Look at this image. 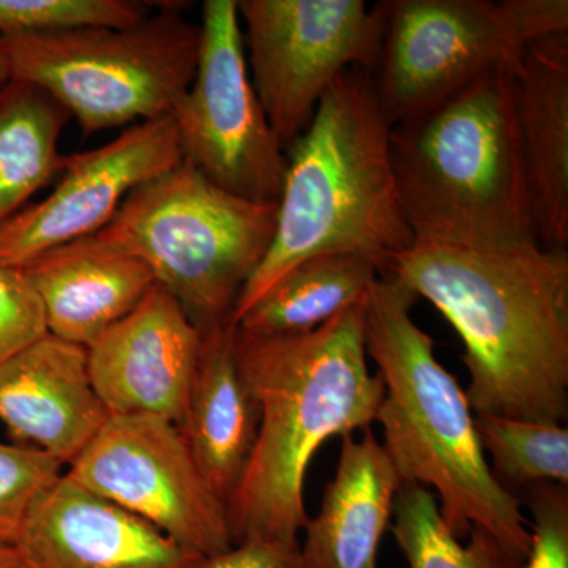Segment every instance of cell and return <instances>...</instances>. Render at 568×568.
Listing matches in <instances>:
<instances>
[{
    "instance_id": "4fadbf2b",
    "label": "cell",
    "mask_w": 568,
    "mask_h": 568,
    "mask_svg": "<svg viewBox=\"0 0 568 568\" xmlns=\"http://www.w3.org/2000/svg\"><path fill=\"white\" fill-rule=\"evenodd\" d=\"M200 328L153 284L88 349L89 375L110 416H155L181 428L201 351Z\"/></svg>"
},
{
    "instance_id": "7402d4cb",
    "label": "cell",
    "mask_w": 568,
    "mask_h": 568,
    "mask_svg": "<svg viewBox=\"0 0 568 568\" xmlns=\"http://www.w3.org/2000/svg\"><path fill=\"white\" fill-rule=\"evenodd\" d=\"M390 532L409 568H525L491 534L474 528L463 545L454 536L432 489L403 481L396 493Z\"/></svg>"
},
{
    "instance_id": "8992f818",
    "label": "cell",
    "mask_w": 568,
    "mask_h": 568,
    "mask_svg": "<svg viewBox=\"0 0 568 568\" xmlns=\"http://www.w3.org/2000/svg\"><path fill=\"white\" fill-rule=\"evenodd\" d=\"M278 204L242 200L183 162L138 186L99 235L136 254L201 334L231 324L274 241Z\"/></svg>"
},
{
    "instance_id": "ffe728a7",
    "label": "cell",
    "mask_w": 568,
    "mask_h": 568,
    "mask_svg": "<svg viewBox=\"0 0 568 568\" xmlns=\"http://www.w3.org/2000/svg\"><path fill=\"white\" fill-rule=\"evenodd\" d=\"M379 275L365 257L317 254L294 265L235 325L256 336L308 334L365 302Z\"/></svg>"
},
{
    "instance_id": "d6986e66",
    "label": "cell",
    "mask_w": 568,
    "mask_h": 568,
    "mask_svg": "<svg viewBox=\"0 0 568 568\" xmlns=\"http://www.w3.org/2000/svg\"><path fill=\"white\" fill-rule=\"evenodd\" d=\"M201 335L181 432L201 473L227 507L252 458L260 410L239 366L235 325Z\"/></svg>"
},
{
    "instance_id": "484cf974",
    "label": "cell",
    "mask_w": 568,
    "mask_h": 568,
    "mask_svg": "<svg viewBox=\"0 0 568 568\" xmlns=\"http://www.w3.org/2000/svg\"><path fill=\"white\" fill-rule=\"evenodd\" d=\"M525 489L519 499L532 517L525 568H568V487L538 484Z\"/></svg>"
},
{
    "instance_id": "44dd1931",
    "label": "cell",
    "mask_w": 568,
    "mask_h": 568,
    "mask_svg": "<svg viewBox=\"0 0 568 568\" xmlns=\"http://www.w3.org/2000/svg\"><path fill=\"white\" fill-rule=\"evenodd\" d=\"M70 119L61 103L31 82L10 80L0 88V226L62 173L65 155L59 141Z\"/></svg>"
},
{
    "instance_id": "ba28073f",
    "label": "cell",
    "mask_w": 568,
    "mask_h": 568,
    "mask_svg": "<svg viewBox=\"0 0 568 568\" xmlns=\"http://www.w3.org/2000/svg\"><path fill=\"white\" fill-rule=\"evenodd\" d=\"M372 77L392 125L497 67L517 70L532 41L568 32L567 0H387Z\"/></svg>"
},
{
    "instance_id": "ac0fdd59",
    "label": "cell",
    "mask_w": 568,
    "mask_h": 568,
    "mask_svg": "<svg viewBox=\"0 0 568 568\" xmlns=\"http://www.w3.org/2000/svg\"><path fill=\"white\" fill-rule=\"evenodd\" d=\"M392 459L372 429L342 437L338 466L316 517L306 519L301 555L306 568H379L377 551L390 529L402 487Z\"/></svg>"
},
{
    "instance_id": "f1b7e54d",
    "label": "cell",
    "mask_w": 568,
    "mask_h": 568,
    "mask_svg": "<svg viewBox=\"0 0 568 568\" xmlns=\"http://www.w3.org/2000/svg\"><path fill=\"white\" fill-rule=\"evenodd\" d=\"M0 568H31L14 541L0 540Z\"/></svg>"
},
{
    "instance_id": "4316f807",
    "label": "cell",
    "mask_w": 568,
    "mask_h": 568,
    "mask_svg": "<svg viewBox=\"0 0 568 568\" xmlns=\"http://www.w3.org/2000/svg\"><path fill=\"white\" fill-rule=\"evenodd\" d=\"M48 334L39 294L21 268L0 264V366Z\"/></svg>"
},
{
    "instance_id": "d4e9b609",
    "label": "cell",
    "mask_w": 568,
    "mask_h": 568,
    "mask_svg": "<svg viewBox=\"0 0 568 568\" xmlns=\"http://www.w3.org/2000/svg\"><path fill=\"white\" fill-rule=\"evenodd\" d=\"M61 476V463L39 448L0 443V540L17 541L33 504Z\"/></svg>"
},
{
    "instance_id": "30bf717a",
    "label": "cell",
    "mask_w": 568,
    "mask_h": 568,
    "mask_svg": "<svg viewBox=\"0 0 568 568\" xmlns=\"http://www.w3.org/2000/svg\"><path fill=\"white\" fill-rule=\"evenodd\" d=\"M196 74L175 104L183 162L242 200L278 204L286 151L250 80L237 0H205Z\"/></svg>"
},
{
    "instance_id": "3957f363",
    "label": "cell",
    "mask_w": 568,
    "mask_h": 568,
    "mask_svg": "<svg viewBox=\"0 0 568 568\" xmlns=\"http://www.w3.org/2000/svg\"><path fill=\"white\" fill-rule=\"evenodd\" d=\"M392 126L372 73L351 69L336 78L287 148L274 241L239 295L231 324L308 257L355 254L383 275L414 244L392 170Z\"/></svg>"
},
{
    "instance_id": "cb8c5ba5",
    "label": "cell",
    "mask_w": 568,
    "mask_h": 568,
    "mask_svg": "<svg viewBox=\"0 0 568 568\" xmlns=\"http://www.w3.org/2000/svg\"><path fill=\"white\" fill-rule=\"evenodd\" d=\"M149 17L130 0H0V39L85 28H126Z\"/></svg>"
},
{
    "instance_id": "5bb4252c",
    "label": "cell",
    "mask_w": 568,
    "mask_h": 568,
    "mask_svg": "<svg viewBox=\"0 0 568 568\" xmlns=\"http://www.w3.org/2000/svg\"><path fill=\"white\" fill-rule=\"evenodd\" d=\"M14 544L31 568H201L207 560L67 474L33 504Z\"/></svg>"
},
{
    "instance_id": "52a82bcc",
    "label": "cell",
    "mask_w": 568,
    "mask_h": 568,
    "mask_svg": "<svg viewBox=\"0 0 568 568\" xmlns=\"http://www.w3.org/2000/svg\"><path fill=\"white\" fill-rule=\"evenodd\" d=\"M10 80L31 82L93 134L171 115L196 74L200 24L163 2L138 24L2 39Z\"/></svg>"
},
{
    "instance_id": "277c9868",
    "label": "cell",
    "mask_w": 568,
    "mask_h": 568,
    "mask_svg": "<svg viewBox=\"0 0 568 568\" xmlns=\"http://www.w3.org/2000/svg\"><path fill=\"white\" fill-rule=\"evenodd\" d=\"M417 301L390 274L377 276L366 297L365 351L384 384L381 444L402 481L435 489L454 536L480 528L528 559L532 536L521 499L493 476L466 392L414 321Z\"/></svg>"
},
{
    "instance_id": "2e32d148",
    "label": "cell",
    "mask_w": 568,
    "mask_h": 568,
    "mask_svg": "<svg viewBox=\"0 0 568 568\" xmlns=\"http://www.w3.org/2000/svg\"><path fill=\"white\" fill-rule=\"evenodd\" d=\"M39 294L48 334L89 347L140 304L155 278L136 254L93 234L21 268Z\"/></svg>"
},
{
    "instance_id": "7a4b0ae2",
    "label": "cell",
    "mask_w": 568,
    "mask_h": 568,
    "mask_svg": "<svg viewBox=\"0 0 568 568\" xmlns=\"http://www.w3.org/2000/svg\"><path fill=\"white\" fill-rule=\"evenodd\" d=\"M365 302L308 334L256 336L235 325V354L260 428L227 506L234 545L298 544L308 519L305 476L316 452L331 437L376 424L384 384L368 366Z\"/></svg>"
},
{
    "instance_id": "603a6c76",
    "label": "cell",
    "mask_w": 568,
    "mask_h": 568,
    "mask_svg": "<svg viewBox=\"0 0 568 568\" xmlns=\"http://www.w3.org/2000/svg\"><path fill=\"white\" fill-rule=\"evenodd\" d=\"M493 476L508 491L538 484L568 487V428L519 418L474 416Z\"/></svg>"
},
{
    "instance_id": "7c38bea8",
    "label": "cell",
    "mask_w": 568,
    "mask_h": 568,
    "mask_svg": "<svg viewBox=\"0 0 568 568\" xmlns=\"http://www.w3.org/2000/svg\"><path fill=\"white\" fill-rule=\"evenodd\" d=\"M182 160L171 115L138 122L102 148L67 155L54 192L0 226V264L24 268L55 246L100 233L130 193Z\"/></svg>"
},
{
    "instance_id": "9c48e42d",
    "label": "cell",
    "mask_w": 568,
    "mask_h": 568,
    "mask_svg": "<svg viewBox=\"0 0 568 568\" xmlns=\"http://www.w3.org/2000/svg\"><path fill=\"white\" fill-rule=\"evenodd\" d=\"M237 10L250 80L284 151L305 132L339 74L376 69L384 2L241 0Z\"/></svg>"
},
{
    "instance_id": "f546056e",
    "label": "cell",
    "mask_w": 568,
    "mask_h": 568,
    "mask_svg": "<svg viewBox=\"0 0 568 568\" xmlns=\"http://www.w3.org/2000/svg\"><path fill=\"white\" fill-rule=\"evenodd\" d=\"M10 81L9 62H7L6 51H3L2 39H0V88Z\"/></svg>"
},
{
    "instance_id": "6da1fadb",
    "label": "cell",
    "mask_w": 568,
    "mask_h": 568,
    "mask_svg": "<svg viewBox=\"0 0 568 568\" xmlns=\"http://www.w3.org/2000/svg\"><path fill=\"white\" fill-rule=\"evenodd\" d=\"M386 274L454 325L465 345L474 416L566 425L567 248L416 239Z\"/></svg>"
},
{
    "instance_id": "9a60e30c",
    "label": "cell",
    "mask_w": 568,
    "mask_h": 568,
    "mask_svg": "<svg viewBox=\"0 0 568 568\" xmlns=\"http://www.w3.org/2000/svg\"><path fill=\"white\" fill-rule=\"evenodd\" d=\"M108 418L85 347L47 334L0 366V422L20 446L70 466Z\"/></svg>"
},
{
    "instance_id": "8fae6325",
    "label": "cell",
    "mask_w": 568,
    "mask_h": 568,
    "mask_svg": "<svg viewBox=\"0 0 568 568\" xmlns=\"http://www.w3.org/2000/svg\"><path fill=\"white\" fill-rule=\"evenodd\" d=\"M67 476L204 558L234 547L226 504L168 418L110 416Z\"/></svg>"
},
{
    "instance_id": "83f0119b",
    "label": "cell",
    "mask_w": 568,
    "mask_h": 568,
    "mask_svg": "<svg viewBox=\"0 0 568 568\" xmlns=\"http://www.w3.org/2000/svg\"><path fill=\"white\" fill-rule=\"evenodd\" d=\"M201 568H306L298 544L246 540L205 560Z\"/></svg>"
},
{
    "instance_id": "5b68a950",
    "label": "cell",
    "mask_w": 568,
    "mask_h": 568,
    "mask_svg": "<svg viewBox=\"0 0 568 568\" xmlns=\"http://www.w3.org/2000/svg\"><path fill=\"white\" fill-rule=\"evenodd\" d=\"M390 159L414 239L470 246L538 242L508 67L392 126Z\"/></svg>"
},
{
    "instance_id": "e0dca14e",
    "label": "cell",
    "mask_w": 568,
    "mask_h": 568,
    "mask_svg": "<svg viewBox=\"0 0 568 568\" xmlns=\"http://www.w3.org/2000/svg\"><path fill=\"white\" fill-rule=\"evenodd\" d=\"M515 78L519 148L538 244L568 245V32L532 41Z\"/></svg>"
}]
</instances>
